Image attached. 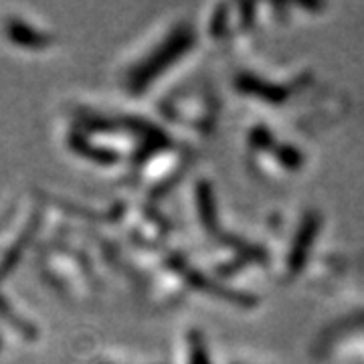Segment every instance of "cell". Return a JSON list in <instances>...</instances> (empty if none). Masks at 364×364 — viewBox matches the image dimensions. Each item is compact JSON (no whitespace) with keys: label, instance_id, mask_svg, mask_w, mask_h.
Listing matches in <instances>:
<instances>
[{"label":"cell","instance_id":"obj_1","mask_svg":"<svg viewBox=\"0 0 364 364\" xmlns=\"http://www.w3.org/2000/svg\"><path fill=\"white\" fill-rule=\"evenodd\" d=\"M191 364H208L207 354L203 350L198 338L191 340Z\"/></svg>","mask_w":364,"mask_h":364}]
</instances>
